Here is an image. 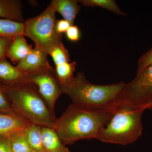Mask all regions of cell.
<instances>
[{
    "instance_id": "cell-1",
    "label": "cell",
    "mask_w": 152,
    "mask_h": 152,
    "mask_svg": "<svg viewBox=\"0 0 152 152\" xmlns=\"http://www.w3.org/2000/svg\"><path fill=\"white\" fill-rule=\"evenodd\" d=\"M114 114L109 109L87 108L72 104L56 119L53 129L65 145L96 139Z\"/></svg>"
},
{
    "instance_id": "cell-2",
    "label": "cell",
    "mask_w": 152,
    "mask_h": 152,
    "mask_svg": "<svg viewBox=\"0 0 152 152\" xmlns=\"http://www.w3.org/2000/svg\"><path fill=\"white\" fill-rule=\"evenodd\" d=\"M14 112L31 124L53 129L57 118L34 85L7 86L0 84Z\"/></svg>"
},
{
    "instance_id": "cell-3",
    "label": "cell",
    "mask_w": 152,
    "mask_h": 152,
    "mask_svg": "<svg viewBox=\"0 0 152 152\" xmlns=\"http://www.w3.org/2000/svg\"><path fill=\"white\" fill-rule=\"evenodd\" d=\"M125 83L96 85L88 81L84 73L79 72L72 83L61 86L63 94L69 96L74 104L87 108L110 109Z\"/></svg>"
},
{
    "instance_id": "cell-4",
    "label": "cell",
    "mask_w": 152,
    "mask_h": 152,
    "mask_svg": "<svg viewBox=\"0 0 152 152\" xmlns=\"http://www.w3.org/2000/svg\"><path fill=\"white\" fill-rule=\"evenodd\" d=\"M145 110L121 109L115 112L97 140L122 145L133 143L142 135V115Z\"/></svg>"
},
{
    "instance_id": "cell-5",
    "label": "cell",
    "mask_w": 152,
    "mask_h": 152,
    "mask_svg": "<svg viewBox=\"0 0 152 152\" xmlns=\"http://www.w3.org/2000/svg\"><path fill=\"white\" fill-rule=\"evenodd\" d=\"M152 101V64L137 73L115 99L110 109L113 113L121 109L146 110Z\"/></svg>"
},
{
    "instance_id": "cell-6",
    "label": "cell",
    "mask_w": 152,
    "mask_h": 152,
    "mask_svg": "<svg viewBox=\"0 0 152 152\" xmlns=\"http://www.w3.org/2000/svg\"><path fill=\"white\" fill-rule=\"evenodd\" d=\"M56 12L50 4L41 14L25 20L24 36L34 42L35 48L49 55L55 47L62 43V34L58 32Z\"/></svg>"
},
{
    "instance_id": "cell-7",
    "label": "cell",
    "mask_w": 152,
    "mask_h": 152,
    "mask_svg": "<svg viewBox=\"0 0 152 152\" xmlns=\"http://www.w3.org/2000/svg\"><path fill=\"white\" fill-rule=\"evenodd\" d=\"M27 83L34 85L52 113L55 114L56 102L63 94L61 85L51 66L27 73Z\"/></svg>"
},
{
    "instance_id": "cell-8",
    "label": "cell",
    "mask_w": 152,
    "mask_h": 152,
    "mask_svg": "<svg viewBox=\"0 0 152 152\" xmlns=\"http://www.w3.org/2000/svg\"><path fill=\"white\" fill-rule=\"evenodd\" d=\"M27 73L11 64L6 58L0 61V84L15 86L27 83Z\"/></svg>"
},
{
    "instance_id": "cell-9",
    "label": "cell",
    "mask_w": 152,
    "mask_h": 152,
    "mask_svg": "<svg viewBox=\"0 0 152 152\" xmlns=\"http://www.w3.org/2000/svg\"><path fill=\"white\" fill-rule=\"evenodd\" d=\"M48 55L41 50L33 49L31 53L17 64L16 66L24 72H31L51 67Z\"/></svg>"
},
{
    "instance_id": "cell-10",
    "label": "cell",
    "mask_w": 152,
    "mask_h": 152,
    "mask_svg": "<svg viewBox=\"0 0 152 152\" xmlns=\"http://www.w3.org/2000/svg\"><path fill=\"white\" fill-rule=\"evenodd\" d=\"M32 46L28 44L24 36H18L13 38L7 50L6 57L14 64L23 61L33 50Z\"/></svg>"
},
{
    "instance_id": "cell-11",
    "label": "cell",
    "mask_w": 152,
    "mask_h": 152,
    "mask_svg": "<svg viewBox=\"0 0 152 152\" xmlns=\"http://www.w3.org/2000/svg\"><path fill=\"white\" fill-rule=\"evenodd\" d=\"M31 124L16 114L0 113V135H9Z\"/></svg>"
},
{
    "instance_id": "cell-12",
    "label": "cell",
    "mask_w": 152,
    "mask_h": 152,
    "mask_svg": "<svg viewBox=\"0 0 152 152\" xmlns=\"http://www.w3.org/2000/svg\"><path fill=\"white\" fill-rule=\"evenodd\" d=\"M78 0H53L51 2L56 12L72 26L81 10Z\"/></svg>"
},
{
    "instance_id": "cell-13",
    "label": "cell",
    "mask_w": 152,
    "mask_h": 152,
    "mask_svg": "<svg viewBox=\"0 0 152 152\" xmlns=\"http://www.w3.org/2000/svg\"><path fill=\"white\" fill-rule=\"evenodd\" d=\"M23 5L19 0H0V18L24 23Z\"/></svg>"
},
{
    "instance_id": "cell-14",
    "label": "cell",
    "mask_w": 152,
    "mask_h": 152,
    "mask_svg": "<svg viewBox=\"0 0 152 152\" xmlns=\"http://www.w3.org/2000/svg\"><path fill=\"white\" fill-rule=\"evenodd\" d=\"M42 138L47 152H70L52 128L42 127Z\"/></svg>"
},
{
    "instance_id": "cell-15",
    "label": "cell",
    "mask_w": 152,
    "mask_h": 152,
    "mask_svg": "<svg viewBox=\"0 0 152 152\" xmlns=\"http://www.w3.org/2000/svg\"><path fill=\"white\" fill-rule=\"evenodd\" d=\"M41 129L42 127L31 124L24 129L30 146L34 152H47L43 143Z\"/></svg>"
},
{
    "instance_id": "cell-16",
    "label": "cell",
    "mask_w": 152,
    "mask_h": 152,
    "mask_svg": "<svg viewBox=\"0 0 152 152\" xmlns=\"http://www.w3.org/2000/svg\"><path fill=\"white\" fill-rule=\"evenodd\" d=\"M24 23L0 18V37L14 38L24 36Z\"/></svg>"
},
{
    "instance_id": "cell-17",
    "label": "cell",
    "mask_w": 152,
    "mask_h": 152,
    "mask_svg": "<svg viewBox=\"0 0 152 152\" xmlns=\"http://www.w3.org/2000/svg\"><path fill=\"white\" fill-rule=\"evenodd\" d=\"M24 129L9 135L12 152H34L28 142L24 131Z\"/></svg>"
},
{
    "instance_id": "cell-18",
    "label": "cell",
    "mask_w": 152,
    "mask_h": 152,
    "mask_svg": "<svg viewBox=\"0 0 152 152\" xmlns=\"http://www.w3.org/2000/svg\"><path fill=\"white\" fill-rule=\"evenodd\" d=\"M77 64V62L73 61L56 66L55 73L61 86H67L73 82L75 78L74 73Z\"/></svg>"
},
{
    "instance_id": "cell-19",
    "label": "cell",
    "mask_w": 152,
    "mask_h": 152,
    "mask_svg": "<svg viewBox=\"0 0 152 152\" xmlns=\"http://www.w3.org/2000/svg\"><path fill=\"white\" fill-rule=\"evenodd\" d=\"M79 3L86 7H99L121 16L127 15L121 10L114 0H78Z\"/></svg>"
},
{
    "instance_id": "cell-20",
    "label": "cell",
    "mask_w": 152,
    "mask_h": 152,
    "mask_svg": "<svg viewBox=\"0 0 152 152\" xmlns=\"http://www.w3.org/2000/svg\"><path fill=\"white\" fill-rule=\"evenodd\" d=\"M49 55L51 56L56 66L70 62L69 51L63 43L54 48L50 52Z\"/></svg>"
},
{
    "instance_id": "cell-21",
    "label": "cell",
    "mask_w": 152,
    "mask_h": 152,
    "mask_svg": "<svg viewBox=\"0 0 152 152\" xmlns=\"http://www.w3.org/2000/svg\"><path fill=\"white\" fill-rule=\"evenodd\" d=\"M0 113L9 114H16L13 110L5 93L0 85ZM17 115V114H16Z\"/></svg>"
},
{
    "instance_id": "cell-22",
    "label": "cell",
    "mask_w": 152,
    "mask_h": 152,
    "mask_svg": "<svg viewBox=\"0 0 152 152\" xmlns=\"http://www.w3.org/2000/svg\"><path fill=\"white\" fill-rule=\"evenodd\" d=\"M152 64V47L148 51L142 55L138 62L137 73L140 72L147 66Z\"/></svg>"
},
{
    "instance_id": "cell-23",
    "label": "cell",
    "mask_w": 152,
    "mask_h": 152,
    "mask_svg": "<svg viewBox=\"0 0 152 152\" xmlns=\"http://www.w3.org/2000/svg\"><path fill=\"white\" fill-rule=\"evenodd\" d=\"M13 38L0 37V61L6 58V54Z\"/></svg>"
},
{
    "instance_id": "cell-24",
    "label": "cell",
    "mask_w": 152,
    "mask_h": 152,
    "mask_svg": "<svg viewBox=\"0 0 152 152\" xmlns=\"http://www.w3.org/2000/svg\"><path fill=\"white\" fill-rule=\"evenodd\" d=\"M67 39L72 42L79 41L80 37V33L77 26L72 25L69 28L66 32Z\"/></svg>"
},
{
    "instance_id": "cell-25",
    "label": "cell",
    "mask_w": 152,
    "mask_h": 152,
    "mask_svg": "<svg viewBox=\"0 0 152 152\" xmlns=\"http://www.w3.org/2000/svg\"><path fill=\"white\" fill-rule=\"evenodd\" d=\"M0 152H12L9 135H0Z\"/></svg>"
},
{
    "instance_id": "cell-26",
    "label": "cell",
    "mask_w": 152,
    "mask_h": 152,
    "mask_svg": "<svg viewBox=\"0 0 152 152\" xmlns=\"http://www.w3.org/2000/svg\"><path fill=\"white\" fill-rule=\"evenodd\" d=\"M72 26L69 22L64 19L58 20L56 23V30L60 34L66 33L69 28Z\"/></svg>"
},
{
    "instance_id": "cell-27",
    "label": "cell",
    "mask_w": 152,
    "mask_h": 152,
    "mask_svg": "<svg viewBox=\"0 0 152 152\" xmlns=\"http://www.w3.org/2000/svg\"><path fill=\"white\" fill-rule=\"evenodd\" d=\"M147 109L150 110L152 111V102H151V103H150Z\"/></svg>"
}]
</instances>
